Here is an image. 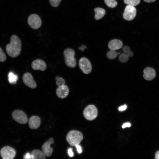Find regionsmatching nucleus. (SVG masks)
<instances>
[{"instance_id":"f257e3e1","label":"nucleus","mask_w":159,"mask_h":159,"mask_svg":"<svg viewBox=\"0 0 159 159\" xmlns=\"http://www.w3.org/2000/svg\"><path fill=\"white\" fill-rule=\"evenodd\" d=\"M21 47V40L17 36L13 35L11 37L10 43L6 46V50L9 56L15 58L20 54Z\"/></svg>"},{"instance_id":"f03ea898","label":"nucleus","mask_w":159,"mask_h":159,"mask_svg":"<svg viewBox=\"0 0 159 159\" xmlns=\"http://www.w3.org/2000/svg\"><path fill=\"white\" fill-rule=\"evenodd\" d=\"M66 138L67 141L70 145L75 146L80 144L83 139V136L80 131L72 130L68 133Z\"/></svg>"},{"instance_id":"7ed1b4c3","label":"nucleus","mask_w":159,"mask_h":159,"mask_svg":"<svg viewBox=\"0 0 159 159\" xmlns=\"http://www.w3.org/2000/svg\"><path fill=\"white\" fill-rule=\"evenodd\" d=\"M63 54L65 63L67 66L71 68H74L77 64L74 51L72 49L67 48L64 51Z\"/></svg>"},{"instance_id":"20e7f679","label":"nucleus","mask_w":159,"mask_h":159,"mask_svg":"<svg viewBox=\"0 0 159 159\" xmlns=\"http://www.w3.org/2000/svg\"><path fill=\"white\" fill-rule=\"evenodd\" d=\"M83 114L87 120H92L95 119L97 116V109L93 105H88L84 110Z\"/></svg>"},{"instance_id":"39448f33","label":"nucleus","mask_w":159,"mask_h":159,"mask_svg":"<svg viewBox=\"0 0 159 159\" xmlns=\"http://www.w3.org/2000/svg\"><path fill=\"white\" fill-rule=\"evenodd\" d=\"M79 67L84 74H88L90 73L92 69V66L89 60L85 57L81 58L79 62Z\"/></svg>"},{"instance_id":"423d86ee","label":"nucleus","mask_w":159,"mask_h":159,"mask_svg":"<svg viewBox=\"0 0 159 159\" xmlns=\"http://www.w3.org/2000/svg\"><path fill=\"white\" fill-rule=\"evenodd\" d=\"M28 23L33 29L39 28L42 24V21L39 16L37 14H33L30 15L28 18Z\"/></svg>"},{"instance_id":"0eeeda50","label":"nucleus","mask_w":159,"mask_h":159,"mask_svg":"<svg viewBox=\"0 0 159 159\" xmlns=\"http://www.w3.org/2000/svg\"><path fill=\"white\" fill-rule=\"evenodd\" d=\"M1 155L3 159H12L15 157L16 152L13 148L6 146L3 147L0 151Z\"/></svg>"},{"instance_id":"6e6552de","label":"nucleus","mask_w":159,"mask_h":159,"mask_svg":"<svg viewBox=\"0 0 159 159\" xmlns=\"http://www.w3.org/2000/svg\"><path fill=\"white\" fill-rule=\"evenodd\" d=\"M136 14V10L134 6L127 5L125 8L123 14V18L127 21L134 19Z\"/></svg>"},{"instance_id":"1a4fd4ad","label":"nucleus","mask_w":159,"mask_h":159,"mask_svg":"<svg viewBox=\"0 0 159 159\" xmlns=\"http://www.w3.org/2000/svg\"><path fill=\"white\" fill-rule=\"evenodd\" d=\"M12 117L15 121L21 124H25L28 121L26 115L21 110H16L14 111L12 113Z\"/></svg>"},{"instance_id":"9d476101","label":"nucleus","mask_w":159,"mask_h":159,"mask_svg":"<svg viewBox=\"0 0 159 159\" xmlns=\"http://www.w3.org/2000/svg\"><path fill=\"white\" fill-rule=\"evenodd\" d=\"M22 80L24 84L29 87L32 89H35L37 87V84L30 73H24L22 76Z\"/></svg>"},{"instance_id":"9b49d317","label":"nucleus","mask_w":159,"mask_h":159,"mask_svg":"<svg viewBox=\"0 0 159 159\" xmlns=\"http://www.w3.org/2000/svg\"><path fill=\"white\" fill-rule=\"evenodd\" d=\"M52 144H54V139L52 138L49 139L42 146V152L46 156L50 157L52 154L53 149L50 147Z\"/></svg>"},{"instance_id":"f8f14e48","label":"nucleus","mask_w":159,"mask_h":159,"mask_svg":"<svg viewBox=\"0 0 159 159\" xmlns=\"http://www.w3.org/2000/svg\"><path fill=\"white\" fill-rule=\"evenodd\" d=\"M32 67L34 70L44 71L47 68L46 63L42 60L37 59L33 61L32 63Z\"/></svg>"},{"instance_id":"ddd939ff","label":"nucleus","mask_w":159,"mask_h":159,"mask_svg":"<svg viewBox=\"0 0 159 159\" xmlns=\"http://www.w3.org/2000/svg\"><path fill=\"white\" fill-rule=\"evenodd\" d=\"M69 93L68 87L65 85L58 87L56 91L57 96L61 99H64L68 95Z\"/></svg>"},{"instance_id":"4468645a","label":"nucleus","mask_w":159,"mask_h":159,"mask_svg":"<svg viewBox=\"0 0 159 159\" xmlns=\"http://www.w3.org/2000/svg\"><path fill=\"white\" fill-rule=\"evenodd\" d=\"M143 77L146 80L150 81L153 80L155 77L156 72L152 68L147 67L143 70Z\"/></svg>"},{"instance_id":"2eb2a0df","label":"nucleus","mask_w":159,"mask_h":159,"mask_svg":"<svg viewBox=\"0 0 159 159\" xmlns=\"http://www.w3.org/2000/svg\"><path fill=\"white\" fill-rule=\"evenodd\" d=\"M41 122V119L39 117L37 116H33L29 120V125L31 129H36L39 127Z\"/></svg>"},{"instance_id":"dca6fc26","label":"nucleus","mask_w":159,"mask_h":159,"mask_svg":"<svg viewBox=\"0 0 159 159\" xmlns=\"http://www.w3.org/2000/svg\"><path fill=\"white\" fill-rule=\"evenodd\" d=\"M123 44L120 40L114 39L111 40L108 44V47L110 49L112 50H117L122 47Z\"/></svg>"},{"instance_id":"f3484780","label":"nucleus","mask_w":159,"mask_h":159,"mask_svg":"<svg viewBox=\"0 0 159 159\" xmlns=\"http://www.w3.org/2000/svg\"><path fill=\"white\" fill-rule=\"evenodd\" d=\"M32 159H45V156L43 152L37 150H33L31 153Z\"/></svg>"},{"instance_id":"a211bd4d","label":"nucleus","mask_w":159,"mask_h":159,"mask_svg":"<svg viewBox=\"0 0 159 159\" xmlns=\"http://www.w3.org/2000/svg\"><path fill=\"white\" fill-rule=\"evenodd\" d=\"M94 10L95 12V18L97 20L102 18L105 14V10L101 8H96L94 9Z\"/></svg>"},{"instance_id":"6ab92c4d","label":"nucleus","mask_w":159,"mask_h":159,"mask_svg":"<svg viewBox=\"0 0 159 159\" xmlns=\"http://www.w3.org/2000/svg\"><path fill=\"white\" fill-rule=\"evenodd\" d=\"M105 4L109 7L113 8L117 5V2L115 0H104Z\"/></svg>"},{"instance_id":"aec40b11","label":"nucleus","mask_w":159,"mask_h":159,"mask_svg":"<svg viewBox=\"0 0 159 159\" xmlns=\"http://www.w3.org/2000/svg\"><path fill=\"white\" fill-rule=\"evenodd\" d=\"M140 0H124L125 4L133 6H136L139 4Z\"/></svg>"},{"instance_id":"412c9836","label":"nucleus","mask_w":159,"mask_h":159,"mask_svg":"<svg viewBox=\"0 0 159 159\" xmlns=\"http://www.w3.org/2000/svg\"><path fill=\"white\" fill-rule=\"evenodd\" d=\"M17 77L13 73L10 72L9 74V81L11 84H14L16 82Z\"/></svg>"},{"instance_id":"4be33fe9","label":"nucleus","mask_w":159,"mask_h":159,"mask_svg":"<svg viewBox=\"0 0 159 159\" xmlns=\"http://www.w3.org/2000/svg\"><path fill=\"white\" fill-rule=\"evenodd\" d=\"M106 55L108 59H114L117 56V53L115 50H111L107 52Z\"/></svg>"},{"instance_id":"5701e85b","label":"nucleus","mask_w":159,"mask_h":159,"mask_svg":"<svg viewBox=\"0 0 159 159\" xmlns=\"http://www.w3.org/2000/svg\"><path fill=\"white\" fill-rule=\"evenodd\" d=\"M56 84L58 87L65 85V81L61 77L57 76L56 77Z\"/></svg>"},{"instance_id":"b1692460","label":"nucleus","mask_w":159,"mask_h":159,"mask_svg":"<svg viewBox=\"0 0 159 159\" xmlns=\"http://www.w3.org/2000/svg\"><path fill=\"white\" fill-rule=\"evenodd\" d=\"M119 59L121 62H125L128 61L129 57L126 54L123 53L120 55Z\"/></svg>"},{"instance_id":"393cba45","label":"nucleus","mask_w":159,"mask_h":159,"mask_svg":"<svg viewBox=\"0 0 159 159\" xmlns=\"http://www.w3.org/2000/svg\"><path fill=\"white\" fill-rule=\"evenodd\" d=\"M62 0H49V2L52 7H57L59 4Z\"/></svg>"},{"instance_id":"a878e982","label":"nucleus","mask_w":159,"mask_h":159,"mask_svg":"<svg viewBox=\"0 0 159 159\" xmlns=\"http://www.w3.org/2000/svg\"><path fill=\"white\" fill-rule=\"evenodd\" d=\"M6 59V57L5 54L0 47V62H4Z\"/></svg>"},{"instance_id":"bb28decb","label":"nucleus","mask_w":159,"mask_h":159,"mask_svg":"<svg viewBox=\"0 0 159 159\" xmlns=\"http://www.w3.org/2000/svg\"><path fill=\"white\" fill-rule=\"evenodd\" d=\"M122 50L124 53H127L130 51V49L129 47L125 46L122 48Z\"/></svg>"},{"instance_id":"cd10ccee","label":"nucleus","mask_w":159,"mask_h":159,"mask_svg":"<svg viewBox=\"0 0 159 159\" xmlns=\"http://www.w3.org/2000/svg\"><path fill=\"white\" fill-rule=\"evenodd\" d=\"M24 158L25 159H32L31 154L29 153H26L24 156Z\"/></svg>"},{"instance_id":"c85d7f7f","label":"nucleus","mask_w":159,"mask_h":159,"mask_svg":"<svg viewBox=\"0 0 159 159\" xmlns=\"http://www.w3.org/2000/svg\"><path fill=\"white\" fill-rule=\"evenodd\" d=\"M127 108V106L125 105H122L119 108V110L120 111H122L125 110Z\"/></svg>"},{"instance_id":"c756f323","label":"nucleus","mask_w":159,"mask_h":159,"mask_svg":"<svg viewBox=\"0 0 159 159\" xmlns=\"http://www.w3.org/2000/svg\"><path fill=\"white\" fill-rule=\"evenodd\" d=\"M131 125L129 122H126L123 124L122 126V128H124L126 127H129L131 126Z\"/></svg>"},{"instance_id":"7c9ffc66","label":"nucleus","mask_w":159,"mask_h":159,"mask_svg":"<svg viewBox=\"0 0 159 159\" xmlns=\"http://www.w3.org/2000/svg\"><path fill=\"white\" fill-rule=\"evenodd\" d=\"M77 149V152L79 153H81L82 152V149L81 147L79 145H77L75 146Z\"/></svg>"},{"instance_id":"2f4dec72","label":"nucleus","mask_w":159,"mask_h":159,"mask_svg":"<svg viewBox=\"0 0 159 159\" xmlns=\"http://www.w3.org/2000/svg\"><path fill=\"white\" fill-rule=\"evenodd\" d=\"M68 153L70 157H72L74 155V153L72 152V149L69 148L68 150Z\"/></svg>"},{"instance_id":"473e14b6","label":"nucleus","mask_w":159,"mask_h":159,"mask_svg":"<svg viewBox=\"0 0 159 159\" xmlns=\"http://www.w3.org/2000/svg\"><path fill=\"white\" fill-rule=\"evenodd\" d=\"M155 159H159V150L156 152L155 154Z\"/></svg>"},{"instance_id":"72a5a7b5","label":"nucleus","mask_w":159,"mask_h":159,"mask_svg":"<svg viewBox=\"0 0 159 159\" xmlns=\"http://www.w3.org/2000/svg\"><path fill=\"white\" fill-rule=\"evenodd\" d=\"M127 55L129 57H132L133 55V53L131 51H130L127 53Z\"/></svg>"},{"instance_id":"f704fd0d","label":"nucleus","mask_w":159,"mask_h":159,"mask_svg":"<svg viewBox=\"0 0 159 159\" xmlns=\"http://www.w3.org/2000/svg\"><path fill=\"white\" fill-rule=\"evenodd\" d=\"M145 1L147 3L153 2L155 1L156 0H143Z\"/></svg>"}]
</instances>
